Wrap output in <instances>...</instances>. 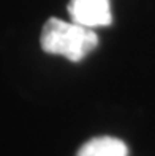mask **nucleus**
<instances>
[{
	"label": "nucleus",
	"instance_id": "f03ea898",
	"mask_svg": "<svg viewBox=\"0 0 155 156\" xmlns=\"http://www.w3.org/2000/svg\"><path fill=\"white\" fill-rule=\"evenodd\" d=\"M68 13L71 22L92 30L95 27H106L113 22L109 0H71Z\"/></svg>",
	"mask_w": 155,
	"mask_h": 156
},
{
	"label": "nucleus",
	"instance_id": "f257e3e1",
	"mask_svg": "<svg viewBox=\"0 0 155 156\" xmlns=\"http://www.w3.org/2000/svg\"><path fill=\"white\" fill-rule=\"evenodd\" d=\"M40 43L44 52L81 62L98 46V36L92 29L51 17L43 27Z\"/></svg>",
	"mask_w": 155,
	"mask_h": 156
},
{
	"label": "nucleus",
	"instance_id": "7ed1b4c3",
	"mask_svg": "<svg viewBox=\"0 0 155 156\" xmlns=\"http://www.w3.org/2000/svg\"><path fill=\"white\" fill-rule=\"evenodd\" d=\"M76 156H128V148L117 137L103 136L87 140Z\"/></svg>",
	"mask_w": 155,
	"mask_h": 156
}]
</instances>
